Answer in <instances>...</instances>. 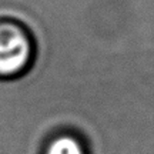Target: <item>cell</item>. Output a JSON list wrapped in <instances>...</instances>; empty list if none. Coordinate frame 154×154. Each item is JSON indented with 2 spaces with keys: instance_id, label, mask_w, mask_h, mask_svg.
<instances>
[{
  "instance_id": "obj_2",
  "label": "cell",
  "mask_w": 154,
  "mask_h": 154,
  "mask_svg": "<svg viewBox=\"0 0 154 154\" xmlns=\"http://www.w3.org/2000/svg\"><path fill=\"white\" fill-rule=\"evenodd\" d=\"M43 154H87V147L77 133L61 130L46 140Z\"/></svg>"
},
{
  "instance_id": "obj_1",
  "label": "cell",
  "mask_w": 154,
  "mask_h": 154,
  "mask_svg": "<svg viewBox=\"0 0 154 154\" xmlns=\"http://www.w3.org/2000/svg\"><path fill=\"white\" fill-rule=\"evenodd\" d=\"M34 54L36 44L29 29L13 19H0V79L22 76Z\"/></svg>"
}]
</instances>
